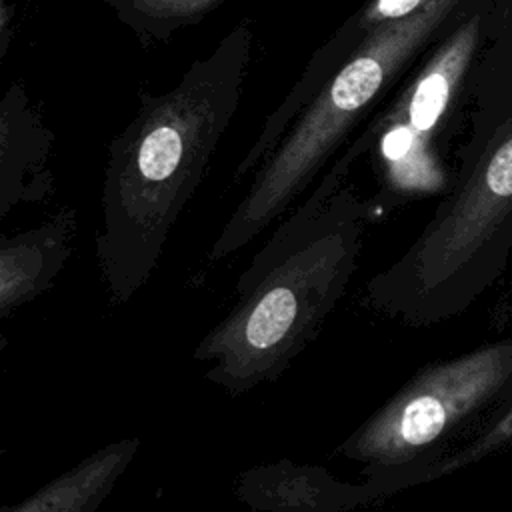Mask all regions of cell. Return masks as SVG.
Here are the masks:
<instances>
[{
    "instance_id": "cell-12",
    "label": "cell",
    "mask_w": 512,
    "mask_h": 512,
    "mask_svg": "<svg viewBox=\"0 0 512 512\" xmlns=\"http://www.w3.org/2000/svg\"><path fill=\"white\" fill-rule=\"evenodd\" d=\"M512 446V402L502 408L488 424H484L470 440H466L456 450L448 452L440 458L426 474L424 484L430 480H438L442 476H450L468 468L476 462H482L502 450Z\"/></svg>"
},
{
    "instance_id": "cell-15",
    "label": "cell",
    "mask_w": 512,
    "mask_h": 512,
    "mask_svg": "<svg viewBox=\"0 0 512 512\" xmlns=\"http://www.w3.org/2000/svg\"><path fill=\"white\" fill-rule=\"evenodd\" d=\"M98 2H104V0H98Z\"/></svg>"
},
{
    "instance_id": "cell-2",
    "label": "cell",
    "mask_w": 512,
    "mask_h": 512,
    "mask_svg": "<svg viewBox=\"0 0 512 512\" xmlns=\"http://www.w3.org/2000/svg\"><path fill=\"white\" fill-rule=\"evenodd\" d=\"M340 160L254 254L236 302L196 344L204 378L230 396L276 382L314 342L358 266L370 208L340 188Z\"/></svg>"
},
{
    "instance_id": "cell-8",
    "label": "cell",
    "mask_w": 512,
    "mask_h": 512,
    "mask_svg": "<svg viewBox=\"0 0 512 512\" xmlns=\"http://www.w3.org/2000/svg\"><path fill=\"white\" fill-rule=\"evenodd\" d=\"M54 134L22 82L0 96V222L22 204L42 202L54 188Z\"/></svg>"
},
{
    "instance_id": "cell-14",
    "label": "cell",
    "mask_w": 512,
    "mask_h": 512,
    "mask_svg": "<svg viewBox=\"0 0 512 512\" xmlns=\"http://www.w3.org/2000/svg\"><path fill=\"white\" fill-rule=\"evenodd\" d=\"M10 22H12V2L0 0V62L8 48V36H10Z\"/></svg>"
},
{
    "instance_id": "cell-11",
    "label": "cell",
    "mask_w": 512,
    "mask_h": 512,
    "mask_svg": "<svg viewBox=\"0 0 512 512\" xmlns=\"http://www.w3.org/2000/svg\"><path fill=\"white\" fill-rule=\"evenodd\" d=\"M224 0H104L144 42H164L204 20Z\"/></svg>"
},
{
    "instance_id": "cell-13",
    "label": "cell",
    "mask_w": 512,
    "mask_h": 512,
    "mask_svg": "<svg viewBox=\"0 0 512 512\" xmlns=\"http://www.w3.org/2000/svg\"><path fill=\"white\" fill-rule=\"evenodd\" d=\"M440 0H372L356 20V32H370L378 26L414 16Z\"/></svg>"
},
{
    "instance_id": "cell-10",
    "label": "cell",
    "mask_w": 512,
    "mask_h": 512,
    "mask_svg": "<svg viewBox=\"0 0 512 512\" xmlns=\"http://www.w3.org/2000/svg\"><path fill=\"white\" fill-rule=\"evenodd\" d=\"M140 448L138 438L112 440L0 512H96Z\"/></svg>"
},
{
    "instance_id": "cell-5",
    "label": "cell",
    "mask_w": 512,
    "mask_h": 512,
    "mask_svg": "<svg viewBox=\"0 0 512 512\" xmlns=\"http://www.w3.org/2000/svg\"><path fill=\"white\" fill-rule=\"evenodd\" d=\"M512 402V336L424 364L336 452L396 490L470 440Z\"/></svg>"
},
{
    "instance_id": "cell-7",
    "label": "cell",
    "mask_w": 512,
    "mask_h": 512,
    "mask_svg": "<svg viewBox=\"0 0 512 512\" xmlns=\"http://www.w3.org/2000/svg\"><path fill=\"white\" fill-rule=\"evenodd\" d=\"M396 492L388 480L346 484L324 468L290 460L250 468L236 482L238 498L258 512H346Z\"/></svg>"
},
{
    "instance_id": "cell-3",
    "label": "cell",
    "mask_w": 512,
    "mask_h": 512,
    "mask_svg": "<svg viewBox=\"0 0 512 512\" xmlns=\"http://www.w3.org/2000/svg\"><path fill=\"white\" fill-rule=\"evenodd\" d=\"M512 256V122L468 168L416 240L374 274L366 304L398 324L426 328L464 314Z\"/></svg>"
},
{
    "instance_id": "cell-1",
    "label": "cell",
    "mask_w": 512,
    "mask_h": 512,
    "mask_svg": "<svg viewBox=\"0 0 512 512\" xmlns=\"http://www.w3.org/2000/svg\"><path fill=\"white\" fill-rule=\"evenodd\" d=\"M252 24L240 20L166 92L140 96L108 144L96 260L114 304L150 280L242 100Z\"/></svg>"
},
{
    "instance_id": "cell-9",
    "label": "cell",
    "mask_w": 512,
    "mask_h": 512,
    "mask_svg": "<svg viewBox=\"0 0 512 512\" xmlns=\"http://www.w3.org/2000/svg\"><path fill=\"white\" fill-rule=\"evenodd\" d=\"M76 214L62 208L40 224L0 234V320L50 290L74 252Z\"/></svg>"
},
{
    "instance_id": "cell-4",
    "label": "cell",
    "mask_w": 512,
    "mask_h": 512,
    "mask_svg": "<svg viewBox=\"0 0 512 512\" xmlns=\"http://www.w3.org/2000/svg\"><path fill=\"white\" fill-rule=\"evenodd\" d=\"M456 2L440 0L414 16L378 26L362 36L346 62L332 72L254 170L246 194L208 252L210 266L244 248L286 214L352 124L432 36Z\"/></svg>"
},
{
    "instance_id": "cell-6",
    "label": "cell",
    "mask_w": 512,
    "mask_h": 512,
    "mask_svg": "<svg viewBox=\"0 0 512 512\" xmlns=\"http://www.w3.org/2000/svg\"><path fill=\"white\" fill-rule=\"evenodd\" d=\"M478 36L476 18L462 24L384 116L378 152L394 192L430 194L444 186V172L432 154V134L470 64Z\"/></svg>"
}]
</instances>
